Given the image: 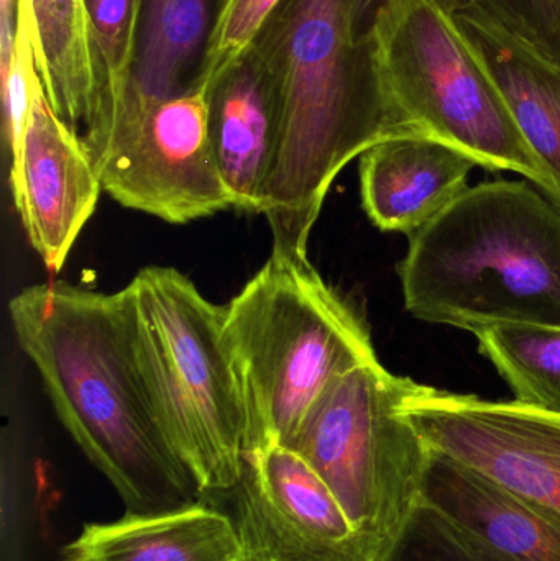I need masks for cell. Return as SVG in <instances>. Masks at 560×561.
<instances>
[{
	"label": "cell",
	"mask_w": 560,
	"mask_h": 561,
	"mask_svg": "<svg viewBox=\"0 0 560 561\" xmlns=\"http://www.w3.org/2000/svg\"><path fill=\"white\" fill-rule=\"evenodd\" d=\"M387 0H351L352 20H354L355 33L358 38L367 33L368 26H370L372 20H374L375 13L378 12ZM444 7L450 10V12H460V10L467 9V7L473 5L479 0H439Z\"/></svg>",
	"instance_id": "cell-24"
},
{
	"label": "cell",
	"mask_w": 560,
	"mask_h": 561,
	"mask_svg": "<svg viewBox=\"0 0 560 561\" xmlns=\"http://www.w3.org/2000/svg\"><path fill=\"white\" fill-rule=\"evenodd\" d=\"M476 161L426 137L380 141L361 157L362 207L381 232L411 237L467 190Z\"/></svg>",
	"instance_id": "cell-15"
},
{
	"label": "cell",
	"mask_w": 560,
	"mask_h": 561,
	"mask_svg": "<svg viewBox=\"0 0 560 561\" xmlns=\"http://www.w3.org/2000/svg\"><path fill=\"white\" fill-rule=\"evenodd\" d=\"M224 335L245 405L247 454L288 444L335 379L378 358L361 313L308 253L288 250L273 249L227 304Z\"/></svg>",
	"instance_id": "cell-4"
},
{
	"label": "cell",
	"mask_w": 560,
	"mask_h": 561,
	"mask_svg": "<svg viewBox=\"0 0 560 561\" xmlns=\"http://www.w3.org/2000/svg\"><path fill=\"white\" fill-rule=\"evenodd\" d=\"M9 312L56 415L128 513L201 500L164 438L128 284L117 293L35 284L10 299Z\"/></svg>",
	"instance_id": "cell-1"
},
{
	"label": "cell",
	"mask_w": 560,
	"mask_h": 561,
	"mask_svg": "<svg viewBox=\"0 0 560 561\" xmlns=\"http://www.w3.org/2000/svg\"><path fill=\"white\" fill-rule=\"evenodd\" d=\"M230 496L239 561H380L318 471L285 445L247 454Z\"/></svg>",
	"instance_id": "cell-10"
},
{
	"label": "cell",
	"mask_w": 560,
	"mask_h": 561,
	"mask_svg": "<svg viewBox=\"0 0 560 561\" xmlns=\"http://www.w3.org/2000/svg\"><path fill=\"white\" fill-rule=\"evenodd\" d=\"M36 71L59 118L82 131L99 102L94 45L84 0H28Z\"/></svg>",
	"instance_id": "cell-17"
},
{
	"label": "cell",
	"mask_w": 560,
	"mask_h": 561,
	"mask_svg": "<svg viewBox=\"0 0 560 561\" xmlns=\"http://www.w3.org/2000/svg\"><path fill=\"white\" fill-rule=\"evenodd\" d=\"M232 516L206 500L88 523L58 561H239Z\"/></svg>",
	"instance_id": "cell-16"
},
{
	"label": "cell",
	"mask_w": 560,
	"mask_h": 561,
	"mask_svg": "<svg viewBox=\"0 0 560 561\" xmlns=\"http://www.w3.org/2000/svg\"><path fill=\"white\" fill-rule=\"evenodd\" d=\"M401 411L431 450L560 513V414L416 381Z\"/></svg>",
	"instance_id": "cell-9"
},
{
	"label": "cell",
	"mask_w": 560,
	"mask_h": 561,
	"mask_svg": "<svg viewBox=\"0 0 560 561\" xmlns=\"http://www.w3.org/2000/svg\"><path fill=\"white\" fill-rule=\"evenodd\" d=\"M413 379L377 359L335 379L285 447L331 488L381 560L421 497L430 448L401 405Z\"/></svg>",
	"instance_id": "cell-7"
},
{
	"label": "cell",
	"mask_w": 560,
	"mask_h": 561,
	"mask_svg": "<svg viewBox=\"0 0 560 561\" xmlns=\"http://www.w3.org/2000/svg\"><path fill=\"white\" fill-rule=\"evenodd\" d=\"M279 112L278 147L260 214L273 249L308 253L338 174L390 140L351 0H283L252 45Z\"/></svg>",
	"instance_id": "cell-2"
},
{
	"label": "cell",
	"mask_w": 560,
	"mask_h": 561,
	"mask_svg": "<svg viewBox=\"0 0 560 561\" xmlns=\"http://www.w3.org/2000/svg\"><path fill=\"white\" fill-rule=\"evenodd\" d=\"M13 204L30 245L49 272H61L94 214L101 178L78 130L56 115L38 72L19 158L10 164Z\"/></svg>",
	"instance_id": "cell-11"
},
{
	"label": "cell",
	"mask_w": 560,
	"mask_h": 561,
	"mask_svg": "<svg viewBox=\"0 0 560 561\" xmlns=\"http://www.w3.org/2000/svg\"><path fill=\"white\" fill-rule=\"evenodd\" d=\"M361 39L390 138L449 145L477 167L522 174L558 203L548 170L439 0H387Z\"/></svg>",
	"instance_id": "cell-5"
},
{
	"label": "cell",
	"mask_w": 560,
	"mask_h": 561,
	"mask_svg": "<svg viewBox=\"0 0 560 561\" xmlns=\"http://www.w3.org/2000/svg\"><path fill=\"white\" fill-rule=\"evenodd\" d=\"M398 275L423 322L560 327V207L526 181L467 187L410 237Z\"/></svg>",
	"instance_id": "cell-3"
},
{
	"label": "cell",
	"mask_w": 560,
	"mask_h": 561,
	"mask_svg": "<svg viewBox=\"0 0 560 561\" xmlns=\"http://www.w3.org/2000/svg\"><path fill=\"white\" fill-rule=\"evenodd\" d=\"M476 336L516 401L560 414V327L505 323Z\"/></svg>",
	"instance_id": "cell-19"
},
{
	"label": "cell",
	"mask_w": 560,
	"mask_h": 561,
	"mask_svg": "<svg viewBox=\"0 0 560 561\" xmlns=\"http://www.w3.org/2000/svg\"><path fill=\"white\" fill-rule=\"evenodd\" d=\"M523 2L529 12V22L560 53V0H523Z\"/></svg>",
	"instance_id": "cell-23"
},
{
	"label": "cell",
	"mask_w": 560,
	"mask_h": 561,
	"mask_svg": "<svg viewBox=\"0 0 560 561\" xmlns=\"http://www.w3.org/2000/svg\"><path fill=\"white\" fill-rule=\"evenodd\" d=\"M380 561H503L443 513L418 501Z\"/></svg>",
	"instance_id": "cell-21"
},
{
	"label": "cell",
	"mask_w": 560,
	"mask_h": 561,
	"mask_svg": "<svg viewBox=\"0 0 560 561\" xmlns=\"http://www.w3.org/2000/svg\"><path fill=\"white\" fill-rule=\"evenodd\" d=\"M213 0H141L132 91L163 101L199 85Z\"/></svg>",
	"instance_id": "cell-18"
},
{
	"label": "cell",
	"mask_w": 560,
	"mask_h": 561,
	"mask_svg": "<svg viewBox=\"0 0 560 561\" xmlns=\"http://www.w3.org/2000/svg\"><path fill=\"white\" fill-rule=\"evenodd\" d=\"M503 561H560V513L431 450L421 497Z\"/></svg>",
	"instance_id": "cell-13"
},
{
	"label": "cell",
	"mask_w": 560,
	"mask_h": 561,
	"mask_svg": "<svg viewBox=\"0 0 560 561\" xmlns=\"http://www.w3.org/2000/svg\"><path fill=\"white\" fill-rule=\"evenodd\" d=\"M207 127L233 209L260 214L278 147L279 112L265 66L250 48L206 82Z\"/></svg>",
	"instance_id": "cell-14"
},
{
	"label": "cell",
	"mask_w": 560,
	"mask_h": 561,
	"mask_svg": "<svg viewBox=\"0 0 560 561\" xmlns=\"http://www.w3.org/2000/svg\"><path fill=\"white\" fill-rule=\"evenodd\" d=\"M102 191L168 224L233 209L207 127L206 84L163 101L132 88L88 147Z\"/></svg>",
	"instance_id": "cell-8"
},
{
	"label": "cell",
	"mask_w": 560,
	"mask_h": 561,
	"mask_svg": "<svg viewBox=\"0 0 560 561\" xmlns=\"http://www.w3.org/2000/svg\"><path fill=\"white\" fill-rule=\"evenodd\" d=\"M128 286L164 438L201 497L230 496L245 467L247 415L224 335L226 306L167 266L140 270Z\"/></svg>",
	"instance_id": "cell-6"
},
{
	"label": "cell",
	"mask_w": 560,
	"mask_h": 561,
	"mask_svg": "<svg viewBox=\"0 0 560 561\" xmlns=\"http://www.w3.org/2000/svg\"><path fill=\"white\" fill-rule=\"evenodd\" d=\"M454 16L473 58L548 170L560 207V53L528 16L499 0H479Z\"/></svg>",
	"instance_id": "cell-12"
},
{
	"label": "cell",
	"mask_w": 560,
	"mask_h": 561,
	"mask_svg": "<svg viewBox=\"0 0 560 561\" xmlns=\"http://www.w3.org/2000/svg\"><path fill=\"white\" fill-rule=\"evenodd\" d=\"M283 0H213L209 39L199 84L252 48L259 33Z\"/></svg>",
	"instance_id": "cell-22"
},
{
	"label": "cell",
	"mask_w": 560,
	"mask_h": 561,
	"mask_svg": "<svg viewBox=\"0 0 560 561\" xmlns=\"http://www.w3.org/2000/svg\"><path fill=\"white\" fill-rule=\"evenodd\" d=\"M94 45L99 102L82 138L98 134L134 84L141 0H84Z\"/></svg>",
	"instance_id": "cell-20"
}]
</instances>
